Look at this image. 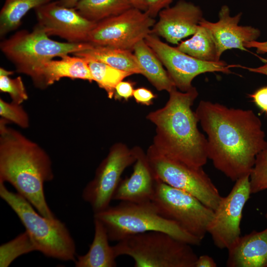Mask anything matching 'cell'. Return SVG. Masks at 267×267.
I'll return each instance as SVG.
<instances>
[{
  "mask_svg": "<svg viewBox=\"0 0 267 267\" xmlns=\"http://www.w3.org/2000/svg\"><path fill=\"white\" fill-rule=\"evenodd\" d=\"M0 115L1 118L21 128H27L29 126L28 115L21 104L8 103L0 98Z\"/></svg>",
  "mask_w": 267,
  "mask_h": 267,
  "instance_id": "30",
  "label": "cell"
},
{
  "mask_svg": "<svg viewBox=\"0 0 267 267\" xmlns=\"http://www.w3.org/2000/svg\"><path fill=\"white\" fill-rule=\"evenodd\" d=\"M152 202L159 214L202 240L214 211L190 194L157 179Z\"/></svg>",
  "mask_w": 267,
  "mask_h": 267,
  "instance_id": "9",
  "label": "cell"
},
{
  "mask_svg": "<svg viewBox=\"0 0 267 267\" xmlns=\"http://www.w3.org/2000/svg\"><path fill=\"white\" fill-rule=\"evenodd\" d=\"M195 112L215 168L233 181L250 175L257 155L267 149L261 120L254 112L206 100H201Z\"/></svg>",
  "mask_w": 267,
  "mask_h": 267,
  "instance_id": "1",
  "label": "cell"
},
{
  "mask_svg": "<svg viewBox=\"0 0 267 267\" xmlns=\"http://www.w3.org/2000/svg\"><path fill=\"white\" fill-rule=\"evenodd\" d=\"M157 179L146 154L136 147V159L130 177L121 180L113 200L134 203L152 201Z\"/></svg>",
  "mask_w": 267,
  "mask_h": 267,
  "instance_id": "17",
  "label": "cell"
},
{
  "mask_svg": "<svg viewBox=\"0 0 267 267\" xmlns=\"http://www.w3.org/2000/svg\"><path fill=\"white\" fill-rule=\"evenodd\" d=\"M87 60L88 61L93 81H95L100 88L105 90L109 98L113 97L116 85L126 77L133 75L131 73L115 68L102 62Z\"/></svg>",
  "mask_w": 267,
  "mask_h": 267,
  "instance_id": "26",
  "label": "cell"
},
{
  "mask_svg": "<svg viewBox=\"0 0 267 267\" xmlns=\"http://www.w3.org/2000/svg\"><path fill=\"white\" fill-rule=\"evenodd\" d=\"M144 41L152 49L180 91L185 92L193 87L192 82L198 75L207 72L232 74L225 61L208 62L195 58L161 41L158 36L148 34Z\"/></svg>",
  "mask_w": 267,
  "mask_h": 267,
  "instance_id": "13",
  "label": "cell"
},
{
  "mask_svg": "<svg viewBox=\"0 0 267 267\" xmlns=\"http://www.w3.org/2000/svg\"><path fill=\"white\" fill-rule=\"evenodd\" d=\"M133 7L129 0H81L75 8L84 18L98 23Z\"/></svg>",
  "mask_w": 267,
  "mask_h": 267,
  "instance_id": "24",
  "label": "cell"
},
{
  "mask_svg": "<svg viewBox=\"0 0 267 267\" xmlns=\"http://www.w3.org/2000/svg\"><path fill=\"white\" fill-rule=\"evenodd\" d=\"M133 51L116 47L89 43L86 49L73 54L87 60L99 61L115 68L134 74L141 71Z\"/></svg>",
  "mask_w": 267,
  "mask_h": 267,
  "instance_id": "22",
  "label": "cell"
},
{
  "mask_svg": "<svg viewBox=\"0 0 267 267\" xmlns=\"http://www.w3.org/2000/svg\"><path fill=\"white\" fill-rule=\"evenodd\" d=\"M169 93L165 105L146 117L156 126L152 146L168 158L202 167L208 159L207 139L199 131V120L191 109L198 91L193 86L185 92L176 87Z\"/></svg>",
  "mask_w": 267,
  "mask_h": 267,
  "instance_id": "2",
  "label": "cell"
},
{
  "mask_svg": "<svg viewBox=\"0 0 267 267\" xmlns=\"http://www.w3.org/2000/svg\"><path fill=\"white\" fill-rule=\"evenodd\" d=\"M227 250L226 267H267V227L241 236Z\"/></svg>",
  "mask_w": 267,
  "mask_h": 267,
  "instance_id": "18",
  "label": "cell"
},
{
  "mask_svg": "<svg viewBox=\"0 0 267 267\" xmlns=\"http://www.w3.org/2000/svg\"><path fill=\"white\" fill-rule=\"evenodd\" d=\"M55 0H5L0 11V36L17 29L30 10Z\"/></svg>",
  "mask_w": 267,
  "mask_h": 267,
  "instance_id": "25",
  "label": "cell"
},
{
  "mask_svg": "<svg viewBox=\"0 0 267 267\" xmlns=\"http://www.w3.org/2000/svg\"><path fill=\"white\" fill-rule=\"evenodd\" d=\"M63 78L93 81L88 61L83 57L68 54L59 60H51L42 71L39 88L44 89Z\"/></svg>",
  "mask_w": 267,
  "mask_h": 267,
  "instance_id": "19",
  "label": "cell"
},
{
  "mask_svg": "<svg viewBox=\"0 0 267 267\" xmlns=\"http://www.w3.org/2000/svg\"><path fill=\"white\" fill-rule=\"evenodd\" d=\"M0 196L17 215L37 251L47 257L75 261V244L64 223L56 218L48 219L37 213L27 200L18 193L9 191L0 181Z\"/></svg>",
  "mask_w": 267,
  "mask_h": 267,
  "instance_id": "6",
  "label": "cell"
},
{
  "mask_svg": "<svg viewBox=\"0 0 267 267\" xmlns=\"http://www.w3.org/2000/svg\"><path fill=\"white\" fill-rule=\"evenodd\" d=\"M214 260L209 256L205 255L198 257L194 267H216Z\"/></svg>",
  "mask_w": 267,
  "mask_h": 267,
  "instance_id": "35",
  "label": "cell"
},
{
  "mask_svg": "<svg viewBox=\"0 0 267 267\" xmlns=\"http://www.w3.org/2000/svg\"><path fill=\"white\" fill-rule=\"evenodd\" d=\"M176 47L180 51L201 60L208 62L220 60L216 44L211 33L200 24L191 38L181 42Z\"/></svg>",
  "mask_w": 267,
  "mask_h": 267,
  "instance_id": "23",
  "label": "cell"
},
{
  "mask_svg": "<svg viewBox=\"0 0 267 267\" xmlns=\"http://www.w3.org/2000/svg\"><path fill=\"white\" fill-rule=\"evenodd\" d=\"M265 43L267 44V41L264 42Z\"/></svg>",
  "mask_w": 267,
  "mask_h": 267,
  "instance_id": "41",
  "label": "cell"
},
{
  "mask_svg": "<svg viewBox=\"0 0 267 267\" xmlns=\"http://www.w3.org/2000/svg\"><path fill=\"white\" fill-rule=\"evenodd\" d=\"M134 83L130 81H122L116 86L113 97L116 100L128 101L133 96Z\"/></svg>",
  "mask_w": 267,
  "mask_h": 267,
  "instance_id": "31",
  "label": "cell"
},
{
  "mask_svg": "<svg viewBox=\"0 0 267 267\" xmlns=\"http://www.w3.org/2000/svg\"><path fill=\"white\" fill-rule=\"evenodd\" d=\"M58 3L63 6L70 7V8H75L78 3V2L81 0H56Z\"/></svg>",
  "mask_w": 267,
  "mask_h": 267,
  "instance_id": "39",
  "label": "cell"
},
{
  "mask_svg": "<svg viewBox=\"0 0 267 267\" xmlns=\"http://www.w3.org/2000/svg\"><path fill=\"white\" fill-rule=\"evenodd\" d=\"M13 74V72L7 70L2 67L0 68V75H8L10 76Z\"/></svg>",
  "mask_w": 267,
  "mask_h": 267,
  "instance_id": "40",
  "label": "cell"
},
{
  "mask_svg": "<svg viewBox=\"0 0 267 267\" xmlns=\"http://www.w3.org/2000/svg\"><path fill=\"white\" fill-rule=\"evenodd\" d=\"M146 155L156 179L190 194L214 211L216 209L222 197L202 167L168 158L152 145Z\"/></svg>",
  "mask_w": 267,
  "mask_h": 267,
  "instance_id": "8",
  "label": "cell"
},
{
  "mask_svg": "<svg viewBox=\"0 0 267 267\" xmlns=\"http://www.w3.org/2000/svg\"><path fill=\"white\" fill-rule=\"evenodd\" d=\"M158 16L151 34L174 44H178L182 39L193 35L203 18L198 6L184 0H179L174 6L164 8Z\"/></svg>",
  "mask_w": 267,
  "mask_h": 267,
  "instance_id": "15",
  "label": "cell"
},
{
  "mask_svg": "<svg viewBox=\"0 0 267 267\" xmlns=\"http://www.w3.org/2000/svg\"><path fill=\"white\" fill-rule=\"evenodd\" d=\"M174 0H145L147 10L145 11L150 17L155 18L161 10L166 8Z\"/></svg>",
  "mask_w": 267,
  "mask_h": 267,
  "instance_id": "34",
  "label": "cell"
},
{
  "mask_svg": "<svg viewBox=\"0 0 267 267\" xmlns=\"http://www.w3.org/2000/svg\"><path fill=\"white\" fill-rule=\"evenodd\" d=\"M35 10L37 24L47 35L58 36L69 43L87 42L97 23L84 18L75 8L61 5L56 0Z\"/></svg>",
  "mask_w": 267,
  "mask_h": 267,
  "instance_id": "14",
  "label": "cell"
},
{
  "mask_svg": "<svg viewBox=\"0 0 267 267\" xmlns=\"http://www.w3.org/2000/svg\"><path fill=\"white\" fill-rule=\"evenodd\" d=\"M155 22L146 12L133 7L97 23L87 42L133 51L135 45L151 33Z\"/></svg>",
  "mask_w": 267,
  "mask_h": 267,
  "instance_id": "10",
  "label": "cell"
},
{
  "mask_svg": "<svg viewBox=\"0 0 267 267\" xmlns=\"http://www.w3.org/2000/svg\"><path fill=\"white\" fill-rule=\"evenodd\" d=\"M262 113L267 114V85L248 95Z\"/></svg>",
  "mask_w": 267,
  "mask_h": 267,
  "instance_id": "32",
  "label": "cell"
},
{
  "mask_svg": "<svg viewBox=\"0 0 267 267\" xmlns=\"http://www.w3.org/2000/svg\"><path fill=\"white\" fill-rule=\"evenodd\" d=\"M242 15L240 12L231 16L228 6L223 5L219 11L217 22H211L203 18L200 21L199 24L211 33L220 57L224 51L228 49L247 50L245 44L256 41L260 36L261 32L258 29L238 25Z\"/></svg>",
  "mask_w": 267,
  "mask_h": 267,
  "instance_id": "16",
  "label": "cell"
},
{
  "mask_svg": "<svg viewBox=\"0 0 267 267\" xmlns=\"http://www.w3.org/2000/svg\"><path fill=\"white\" fill-rule=\"evenodd\" d=\"M133 52L141 74L158 90L169 92L176 87L167 71L163 68L162 63L144 40L135 45Z\"/></svg>",
  "mask_w": 267,
  "mask_h": 267,
  "instance_id": "20",
  "label": "cell"
},
{
  "mask_svg": "<svg viewBox=\"0 0 267 267\" xmlns=\"http://www.w3.org/2000/svg\"><path fill=\"white\" fill-rule=\"evenodd\" d=\"M136 147L130 149L118 143L113 145L97 168L94 178L84 189L82 198L94 213L110 206L124 171L135 162Z\"/></svg>",
  "mask_w": 267,
  "mask_h": 267,
  "instance_id": "11",
  "label": "cell"
},
{
  "mask_svg": "<svg viewBox=\"0 0 267 267\" xmlns=\"http://www.w3.org/2000/svg\"><path fill=\"white\" fill-rule=\"evenodd\" d=\"M133 97L137 103L148 106L152 104L156 95L150 89L140 87L134 89Z\"/></svg>",
  "mask_w": 267,
  "mask_h": 267,
  "instance_id": "33",
  "label": "cell"
},
{
  "mask_svg": "<svg viewBox=\"0 0 267 267\" xmlns=\"http://www.w3.org/2000/svg\"><path fill=\"white\" fill-rule=\"evenodd\" d=\"M88 42L61 43L52 40L37 24L31 32L21 30L1 42L0 48L15 66L17 72L31 77L39 88L44 66L54 57H62L84 50Z\"/></svg>",
  "mask_w": 267,
  "mask_h": 267,
  "instance_id": "5",
  "label": "cell"
},
{
  "mask_svg": "<svg viewBox=\"0 0 267 267\" xmlns=\"http://www.w3.org/2000/svg\"><path fill=\"white\" fill-rule=\"evenodd\" d=\"M245 48H256L259 53H267V44L264 42H259L256 41L248 42L245 44Z\"/></svg>",
  "mask_w": 267,
  "mask_h": 267,
  "instance_id": "36",
  "label": "cell"
},
{
  "mask_svg": "<svg viewBox=\"0 0 267 267\" xmlns=\"http://www.w3.org/2000/svg\"><path fill=\"white\" fill-rule=\"evenodd\" d=\"M242 67L243 68L247 69L250 72L259 73L267 76V59L266 60V62L263 65L257 68H249L245 67Z\"/></svg>",
  "mask_w": 267,
  "mask_h": 267,
  "instance_id": "38",
  "label": "cell"
},
{
  "mask_svg": "<svg viewBox=\"0 0 267 267\" xmlns=\"http://www.w3.org/2000/svg\"><path fill=\"white\" fill-rule=\"evenodd\" d=\"M251 194L247 175L236 180L228 194L222 197L207 227L218 248L228 250L239 239L243 210Z\"/></svg>",
  "mask_w": 267,
  "mask_h": 267,
  "instance_id": "12",
  "label": "cell"
},
{
  "mask_svg": "<svg viewBox=\"0 0 267 267\" xmlns=\"http://www.w3.org/2000/svg\"><path fill=\"white\" fill-rule=\"evenodd\" d=\"M8 75H0V90L9 94L12 102L21 104L28 98V94L20 76L12 79Z\"/></svg>",
  "mask_w": 267,
  "mask_h": 267,
  "instance_id": "29",
  "label": "cell"
},
{
  "mask_svg": "<svg viewBox=\"0 0 267 267\" xmlns=\"http://www.w3.org/2000/svg\"><path fill=\"white\" fill-rule=\"evenodd\" d=\"M249 179L251 194L267 189V149L257 155Z\"/></svg>",
  "mask_w": 267,
  "mask_h": 267,
  "instance_id": "28",
  "label": "cell"
},
{
  "mask_svg": "<svg viewBox=\"0 0 267 267\" xmlns=\"http://www.w3.org/2000/svg\"><path fill=\"white\" fill-rule=\"evenodd\" d=\"M0 119V181L10 183L44 217L55 219L44 184L53 179L50 159L37 143Z\"/></svg>",
  "mask_w": 267,
  "mask_h": 267,
  "instance_id": "3",
  "label": "cell"
},
{
  "mask_svg": "<svg viewBox=\"0 0 267 267\" xmlns=\"http://www.w3.org/2000/svg\"><path fill=\"white\" fill-rule=\"evenodd\" d=\"M132 6L141 11H146L147 10V4L145 0H129Z\"/></svg>",
  "mask_w": 267,
  "mask_h": 267,
  "instance_id": "37",
  "label": "cell"
},
{
  "mask_svg": "<svg viewBox=\"0 0 267 267\" xmlns=\"http://www.w3.org/2000/svg\"><path fill=\"white\" fill-rule=\"evenodd\" d=\"M93 218L103 223L111 241L118 242L127 236L150 231L166 232L192 246H199L202 240L162 217L152 201L139 203L121 201L94 213Z\"/></svg>",
  "mask_w": 267,
  "mask_h": 267,
  "instance_id": "4",
  "label": "cell"
},
{
  "mask_svg": "<svg viewBox=\"0 0 267 267\" xmlns=\"http://www.w3.org/2000/svg\"><path fill=\"white\" fill-rule=\"evenodd\" d=\"M94 235L88 252L78 256L75 261L77 267H115L117 258L113 246H110L107 230L103 223L94 218Z\"/></svg>",
  "mask_w": 267,
  "mask_h": 267,
  "instance_id": "21",
  "label": "cell"
},
{
  "mask_svg": "<svg viewBox=\"0 0 267 267\" xmlns=\"http://www.w3.org/2000/svg\"><path fill=\"white\" fill-rule=\"evenodd\" d=\"M191 245L162 231L126 237L113 246L117 257L129 256L135 267H194L198 258Z\"/></svg>",
  "mask_w": 267,
  "mask_h": 267,
  "instance_id": "7",
  "label": "cell"
},
{
  "mask_svg": "<svg viewBox=\"0 0 267 267\" xmlns=\"http://www.w3.org/2000/svg\"><path fill=\"white\" fill-rule=\"evenodd\" d=\"M37 251L29 233L25 231L0 246V267H7L17 257Z\"/></svg>",
  "mask_w": 267,
  "mask_h": 267,
  "instance_id": "27",
  "label": "cell"
}]
</instances>
